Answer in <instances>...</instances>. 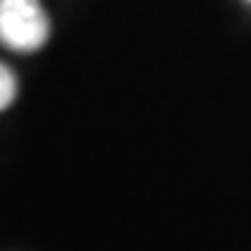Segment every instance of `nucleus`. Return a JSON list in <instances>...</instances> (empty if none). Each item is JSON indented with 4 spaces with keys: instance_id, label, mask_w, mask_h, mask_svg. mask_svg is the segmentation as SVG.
<instances>
[{
    "instance_id": "nucleus-1",
    "label": "nucleus",
    "mask_w": 251,
    "mask_h": 251,
    "mask_svg": "<svg viewBox=\"0 0 251 251\" xmlns=\"http://www.w3.org/2000/svg\"><path fill=\"white\" fill-rule=\"evenodd\" d=\"M49 16L39 0H0V44L13 51H36L49 41Z\"/></svg>"
},
{
    "instance_id": "nucleus-2",
    "label": "nucleus",
    "mask_w": 251,
    "mask_h": 251,
    "mask_svg": "<svg viewBox=\"0 0 251 251\" xmlns=\"http://www.w3.org/2000/svg\"><path fill=\"white\" fill-rule=\"evenodd\" d=\"M16 90H18V85H16L13 72H10L5 64H0V110H5L10 102H13Z\"/></svg>"
}]
</instances>
